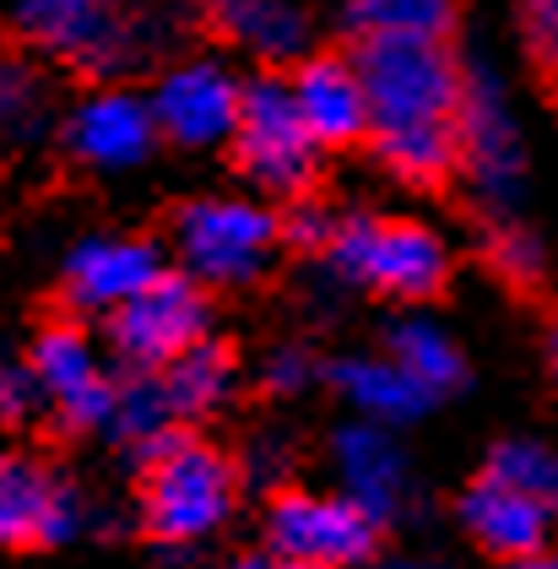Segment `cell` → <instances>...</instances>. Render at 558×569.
I'll return each instance as SVG.
<instances>
[{"instance_id": "1", "label": "cell", "mask_w": 558, "mask_h": 569, "mask_svg": "<svg viewBox=\"0 0 558 569\" xmlns=\"http://www.w3.org/2000/svg\"><path fill=\"white\" fill-rule=\"evenodd\" d=\"M358 82L369 98V141L407 131H461L472 71L456 39L434 33H358L347 39Z\"/></svg>"}, {"instance_id": "2", "label": "cell", "mask_w": 558, "mask_h": 569, "mask_svg": "<svg viewBox=\"0 0 558 569\" xmlns=\"http://www.w3.org/2000/svg\"><path fill=\"white\" fill-rule=\"evenodd\" d=\"M126 461L136 467V482H141L136 488V521L163 553L212 537L217 526L233 516L239 467L217 445L196 439L185 423L126 450Z\"/></svg>"}, {"instance_id": "3", "label": "cell", "mask_w": 558, "mask_h": 569, "mask_svg": "<svg viewBox=\"0 0 558 569\" xmlns=\"http://www.w3.org/2000/svg\"><path fill=\"white\" fill-rule=\"evenodd\" d=\"M6 17L22 44L43 49L49 60H66L77 77H92V82H120L130 71L152 66L169 44L163 17L92 6V0H22Z\"/></svg>"}, {"instance_id": "4", "label": "cell", "mask_w": 558, "mask_h": 569, "mask_svg": "<svg viewBox=\"0 0 558 569\" xmlns=\"http://www.w3.org/2000/svg\"><path fill=\"white\" fill-rule=\"evenodd\" d=\"M326 261L337 277L386 299H439L450 282V250L418 218H337Z\"/></svg>"}, {"instance_id": "5", "label": "cell", "mask_w": 558, "mask_h": 569, "mask_svg": "<svg viewBox=\"0 0 558 569\" xmlns=\"http://www.w3.org/2000/svg\"><path fill=\"white\" fill-rule=\"evenodd\" d=\"M233 169L250 179L256 190L277 196V201H315L320 184V147L309 141L299 109L288 98V82L277 71H260L245 82V103H239V131L228 141Z\"/></svg>"}, {"instance_id": "6", "label": "cell", "mask_w": 558, "mask_h": 569, "mask_svg": "<svg viewBox=\"0 0 558 569\" xmlns=\"http://www.w3.org/2000/svg\"><path fill=\"white\" fill-rule=\"evenodd\" d=\"M282 244V222L256 201H185L173 212V250L185 277L201 288H245L271 266Z\"/></svg>"}, {"instance_id": "7", "label": "cell", "mask_w": 558, "mask_h": 569, "mask_svg": "<svg viewBox=\"0 0 558 569\" xmlns=\"http://www.w3.org/2000/svg\"><path fill=\"white\" fill-rule=\"evenodd\" d=\"M380 521L337 493L277 488L266 505V559L282 569H352L375 559Z\"/></svg>"}, {"instance_id": "8", "label": "cell", "mask_w": 558, "mask_h": 569, "mask_svg": "<svg viewBox=\"0 0 558 569\" xmlns=\"http://www.w3.org/2000/svg\"><path fill=\"white\" fill-rule=\"evenodd\" d=\"M212 331V299L201 282H190L185 271H169L141 288L130 305H120L109 315V342L120 352L126 375H163L173 358L207 342Z\"/></svg>"}, {"instance_id": "9", "label": "cell", "mask_w": 558, "mask_h": 569, "mask_svg": "<svg viewBox=\"0 0 558 569\" xmlns=\"http://www.w3.org/2000/svg\"><path fill=\"white\" fill-rule=\"evenodd\" d=\"M239 103H245V82L222 60H179L158 77V88L147 98L158 136L190 152L228 147L239 131Z\"/></svg>"}, {"instance_id": "10", "label": "cell", "mask_w": 558, "mask_h": 569, "mask_svg": "<svg viewBox=\"0 0 558 569\" xmlns=\"http://www.w3.org/2000/svg\"><path fill=\"white\" fill-rule=\"evenodd\" d=\"M33 380H39L43 401L54 412V423L66 435H92V429H109V412H114V386L98 363V352L87 342V331L77 320H60V326H43L33 358H28Z\"/></svg>"}, {"instance_id": "11", "label": "cell", "mask_w": 558, "mask_h": 569, "mask_svg": "<svg viewBox=\"0 0 558 569\" xmlns=\"http://www.w3.org/2000/svg\"><path fill=\"white\" fill-rule=\"evenodd\" d=\"M282 82H288V98L320 152H342V147L369 141V98H363L358 66L347 49H309Z\"/></svg>"}, {"instance_id": "12", "label": "cell", "mask_w": 558, "mask_h": 569, "mask_svg": "<svg viewBox=\"0 0 558 569\" xmlns=\"http://www.w3.org/2000/svg\"><path fill=\"white\" fill-rule=\"evenodd\" d=\"M92 526V505L71 482L0 456V548H60Z\"/></svg>"}, {"instance_id": "13", "label": "cell", "mask_w": 558, "mask_h": 569, "mask_svg": "<svg viewBox=\"0 0 558 569\" xmlns=\"http://www.w3.org/2000/svg\"><path fill=\"white\" fill-rule=\"evenodd\" d=\"M163 277V256L152 239H120V233H98L82 239L66 271H60V293L77 315H114L120 305H130L141 288H152Z\"/></svg>"}, {"instance_id": "14", "label": "cell", "mask_w": 558, "mask_h": 569, "mask_svg": "<svg viewBox=\"0 0 558 569\" xmlns=\"http://www.w3.org/2000/svg\"><path fill=\"white\" fill-rule=\"evenodd\" d=\"M60 141L71 158H82L92 169H136L141 158H152L158 126H152L147 98H136L126 88H103L71 109Z\"/></svg>"}, {"instance_id": "15", "label": "cell", "mask_w": 558, "mask_h": 569, "mask_svg": "<svg viewBox=\"0 0 558 569\" xmlns=\"http://www.w3.org/2000/svg\"><path fill=\"white\" fill-rule=\"evenodd\" d=\"M461 526L472 531V542L482 553L505 559V565H542L548 553V510H537L531 499H520L499 482L477 478L461 493Z\"/></svg>"}, {"instance_id": "16", "label": "cell", "mask_w": 558, "mask_h": 569, "mask_svg": "<svg viewBox=\"0 0 558 569\" xmlns=\"http://www.w3.org/2000/svg\"><path fill=\"white\" fill-rule=\"evenodd\" d=\"M207 33L222 44L250 49L260 66H299L309 54V17L293 6H266V0H222L207 11Z\"/></svg>"}, {"instance_id": "17", "label": "cell", "mask_w": 558, "mask_h": 569, "mask_svg": "<svg viewBox=\"0 0 558 569\" xmlns=\"http://www.w3.org/2000/svg\"><path fill=\"white\" fill-rule=\"evenodd\" d=\"M158 386H163V401H169L173 423H179V418H207V412H217V407L233 396V386H239V358H233L228 342L207 337V342H196L185 358H173L169 369L158 375Z\"/></svg>"}, {"instance_id": "18", "label": "cell", "mask_w": 558, "mask_h": 569, "mask_svg": "<svg viewBox=\"0 0 558 569\" xmlns=\"http://www.w3.org/2000/svg\"><path fill=\"white\" fill-rule=\"evenodd\" d=\"M337 461H342V478L352 488L347 499L363 505L375 521H386L396 510V493H401V450L380 429H342Z\"/></svg>"}, {"instance_id": "19", "label": "cell", "mask_w": 558, "mask_h": 569, "mask_svg": "<svg viewBox=\"0 0 558 569\" xmlns=\"http://www.w3.org/2000/svg\"><path fill=\"white\" fill-rule=\"evenodd\" d=\"M326 375H331V386L352 396L369 418H390V423L418 418L434 401L412 375H401L396 363H375V358H342V363H331Z\"/></svg>"}, {"instance_id": "20", "label": "cell", "mask_w": 558, "mask_h": 569, "mask_svg": "<svg viewBox=\"0 0 558 569\" xmlns=\"http://www.w3.org/2000/svg\"><path fill=\"white\" fill-rule=\"evenodd\" d=\"M477 256L482 266L510 288L520 299H531V293H542L548 288V261H542V244L516 228L510 218H488L482 222V233H477Z\"/></svg>"}, {"instance_id": "21", "label": "cell", "mask_w": 558, "mask_h": 569, "mask_svg": "<svg viewBox=\"0 0 558 569\" xmlns=\"http://www.w3.org/2000/svg\"><path fill=\"white\" fill-rule=\"evenodd\" d=\"M482 478L499 482V488H510V493H520V499H531L537 510H558V456L542 450V445H531V439H505V445H494Z\"/></svg>"}, {"instance_id": "22", "label": "cell", "mask_w": 558, "mask_h": 569, "mask_svg": "<svg viewBox=\"0 0 558 569\" xmlns=\"http://www.w3.org/2000/svg\"><path fill=\"white\" fill-rule=\"evenodd\" d=\"M169 429H179V423H173L169 401H163L158 375H126L114 386V412H109V429L103 435L120 439V450H136V445L169 435Z\"/></svg>"}, {"instance_id": "23", "label": "cell", "mask_w": 558, "mask_h": 569, "mask_svg": "<svg viewBox=\"0 0 558 569\" xmlns=\"http://www.w3.org/2000/svg\"><path fill=\"white\" fill-rule=\"evenodd\" d=\"M347 39L358 33H434V39H456L461 11L439 6V0H418V6H386V0H358L342 11Z\"/></svg>"}, {"instance_id": "24", "label": "cell", "mask_w": 558, "mask_h": 569, "mask_svg": "<svg viewBox=\"0 0 558 569\" xmlns=\"http://www.w3.org/2000/svg\"><path fill=\"white\" fill-rule=\"evenodd\" d=\"M390 352H396V369L412 375L429 396L461 386V352L450 348L434 326H396L390 331Z\"/></svg>"}, {"instance_id": "25", "label": "cell", "mask_w": 558, "mask_h": 569, "mask_svg": "<svg viewBox=\"0 0 558 569\" xmlns=\"http://www.w3.org/2000/svg\"><path fill=\"white\" fill-rule=\"evenodd\" d=\"M43 131V77L0 49V141H33Z\"/></svg>"}, {"instance_id": "26", "label": "cell", "mask_w": 558, "mask_h": 569, "mask_svg": "<svg viewBox=\"0 0 558 569\" xmlns=\"http://www.w3.org/2000/svg\"><path fill=\"white\" fill-rule=\"evenodd\" d=\"M520 22V49L537 71L542 88H558V0H531L516 11Z\"/></svg>"}, {"instance_id": "27", "label": "cell", "mask_w": 558, "mask_h": 569, "mask_svg": "<svg viewBox=\"0 0 558 569\" xmlns=\"http://www.w3.org/2000/svg\"><path fill=\"white\" fill-rule=\"evenodd\" d=\"M43 407V391L39 380H33V369L22 363V358H0V423L6 429H22V423H33Z\"/></svg>"}, {"instance_id": "28", "label": "cell", "mask_w": 558, "mask_h": 569, "mask_svg": "<svg viewBox=\"0 0 558 569\" xmlns=\"http://www.w3.org/2000/svg\"><path fill=\"white\" fill-rule=\"evenodd\" d=\"M309 375H320V369L309 363L303 348H282V352L266 358V391H303Z\"/></svg>"}, {"instance_id": "29", "label": "cell", "mask_w": 558, "mask_h": 569, "mask_svg": "<svg viewBox=\"0 0 558 569\" xmlns=\"http://www.w3.org/2000/svg\"><path fill=\"white\" fill-rule=\"evenodd\" d=\"M548 369H554V380H558V305H548Z\"/></svg>"}, {"instance_id": "30", "label": "cell", "mask_w": 558, "mask_h": 569, "mask_svg": "<svg viewBox=\"0 0 558 569\" xmlns=\"http://www.w3.org/2000/svg\"><path fill=\"white\" fill-rule=\"evenodd\" d=\"M233 569H282L277 559H266V553H250V559H239Z\"/></svg>"}, {"instance_id": "31", "label": "cell", "mask_w": 558, "mask_h": 569, "mask_svg": "<svg viewBox=\"0 0 558 569\" xmlns=\"http://www.w3.org/2000/svg\"><path fill=\"white\" fill-rule=\"evenodd\" d=\"M548 98H554V109H558V88H548Z\"/></svg>"}]
</instances>
